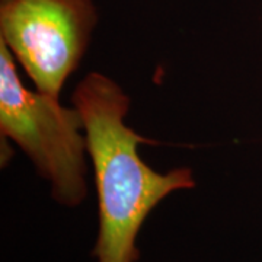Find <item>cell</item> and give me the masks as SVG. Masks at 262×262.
<instances>
[{
  "mask_svg": "<svg viewBox=\"0 0 262 262\" xmlns=\"http://www.w3.org/2000/svg\"><path fill=\"white\" fill-rule=\"evenodd\" d=\"M72 103L83 120L98 195L92 256L96 262H139L137 237L144 222L166 196L195 188L194 172L177 168L160 173L140 159L137 147L156 141L125 124L130 96L111 77L99 72L86 75Z\"/></svg>",
  "mask_w": 262,
  "mask_h": 262,
  "instance_id": "6da1fadb",
  "label": "cell"
},
{
  "mask_svg": "<svg viewBox=\"0 0 262 262\" xmlns=\"http://www.w3.org/2000/svg\"><path fill=\"white\" fill-rule=\"evenodd\" d=\"M0 134L15 141L48 181L51 196L64 207L80 206L88 194L83 120L75 106L22 83L10 50L0 41Z\"/></svg>",
  "mask_w": 262,
  "mask_h": 262,
  "instance_id": "7a4b0ae2",
  "label": "cell"
},
{
  "mask_svg": "<svg viewBox=\"0 0 262 262\" xmlns=\"http://www.w3.org/2000/svg\"><path fill=\"white\" fill-rule=\"evenodd\" d=\"M98 24L92 0H0V41L35 89L60 98Z\"/></svg>",
  "mask_w": 262,
  "mask_h": 262,
  "instance_id": "3957f363",
  "label": "cell"
}]
</instances>
